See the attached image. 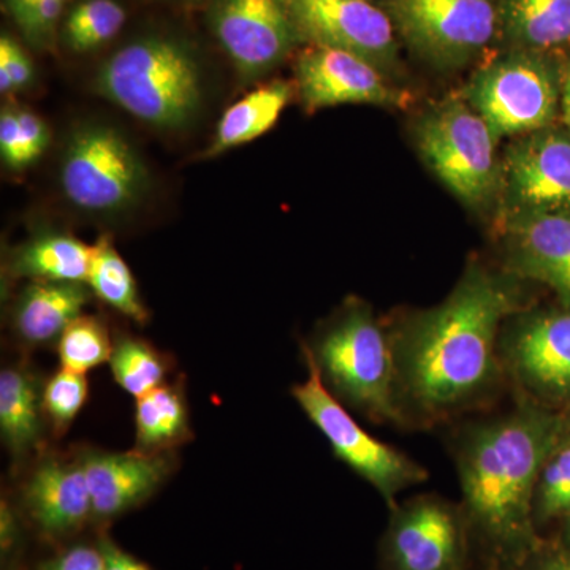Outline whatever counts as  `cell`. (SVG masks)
<instances>
[{"mask_svg": "<svg viewBox=\"0 0 570 570\" xmlns=\"http://www.w3.org/2000/svg\"><path fill=\"white\" fill-rule=\"evenodd\" d=\"M3 3H6V10L9 11V14L21 26L28 14L31 13L36 0H3Z\"/></svg>", "mask_w": 570, "mask_h": 570, "instance_id": "obj_40", "label": "cell"}, {"mask_svg": "<svg viewBox=\"0 0 570 570\" xmlns=\"http://www.w3.org/2000/svg\"><path fill=\"white\" fill-rule=\"evenodd\" d=\"M41 414L43 407L36 377L21 366L3 367L0 373V434L6 448L18 459L39 445Z\"/></svg>", "mask_w": 570, "mask_h": 570, "instance_id": "obj_22", "label": "cell"}, {"mask_svg": "<svg viewBox=\"0 0 570 570\" xmlns=\"http://www.w3.org/2000/svg\"><path fill=\"white\" fill-rule=\"evenodd\" d=\"M303 348L344 406L370 422L401 428L392 341L370 306L348 299Z\"/></svg>", "mask_w": 570, "mask_h": 570, "instance_id": "obj_3", "label": "cell"}, {"mask_svg": "<svg viewBox=\"0 0 570 570\" xmlns=\"http://www.w3.org/2000/svg\"><path fill=\"white\" fill-rule=\"evenodd\" d=\"M564 419L523 397L502 414L461 423L450 436L478 570H519L542 546L535 483Z\"/></svg>", "mask_w": 570, "mask_h": 570, "instance_id": "obj_2", "label": "cell"}, {"mask_svg": "<svg viewBox=\"0 0 570 570\" xmlns=\"http://www.w3.org/2000/svg\"><path fill=\"white\" fill-rule=\"evenodd\" d=\"M0 156L11 170L29 167L18 110L13 107L2 108L0 112Z\"/></svg>", "mask_w": 570, "mask_h": 570, "instance_id": "obj_33", "label": "cell"}, {"mask_svg": "<svg viewBox=\"0 0 570 570\" xmlns=\"http://www.w3.org/2000/svg\"><path fill=\"white\" fill-rule=\"evenodd\" d=\"M146 179L140 157L111 127H81L67 142L62 193L82 212L112 214L130 208L141 197Z\"/></svg>", "mask_w": 570, "mask_h": 570, "instance_id": "obj_10", "label": "cell"}, {"mask_svg": "<svg viewBox=\"0 0 570 570\" xmlns=\"http://www.w3.org/2000/svg\"><path fill=\"white\" fill-rule=\"evenodd\" d=\"M112 347L115 344L99 318L80 316L59 337V363L63 370L86 374L110 362Z\"/></svg>", "mask_w": 570, "mask_h": 570, "instance_id": "obj_29", "label": "cell"}, {"mask_svg": "<svg viewBox=\"0 0 570 570\" xmlns=\"http://www.w3.org/2000/svg\"><path fill=\"white\" fill-rule=\"evenodd\" d=\"M295 75L309 111L347 104L393 105L400 100L374 63L336 48L309 45L296 59Z\"/></svg>", "mask_w": 570, "mask_h": 570, "instance_id": "obj_15", "label": "cell"}, {"mask_svg": "<svg viewBox=\"0 0 570 570\" xmlns=\"http://www.w3.org/2000/svg\"><path fill=\"white\" fill-rule=\"evenodd\" d=\"M86 283L105 305L132 318L137 324L148 322V309L138 294L137 281L129 265L116 250L110 236H100L99 242L92 246L91 268Z\"/></svg>", "mask_w": 570, "mask_h": 570, "instance_id": "obj_25", "label": "cell"}, {"mask_svg": "<svg viewBox=\"0 0 570 570\" xmlns=\"http://www.w3.org/2000/svg\"><path fill=\"white\" fill-rule=\"evenodd\" d=\"M560 63V116L570 132V52Z\"/></svg>", "mask_w": 570, "mask_h": 570, "instance_id": "obj_39", "label": "cell"}, {"mask_svg": "<svg viewBox=\"0 0 570 570\" xmlns=\"http://www.w3.org/2000/svg\"><path fill=\"white\" fill-rule=\"evenodd\" d=\"M299 40L354 52L389 73L397 63L395 24L367 0H284Z\"/></svg>", "mask_w": 570, "mask_h": 570, "instance_id": "obj_13", "label": "cell"}, {"mask_svg": "<svg viewBox=\"0 0 570 570\" xmlns=\"http://www.w3.org/2000/svg\"><path fill=\"white\" fill-rule=\"evenodd\" d=\"M463 96L497 142L538 132L560 115V63L549 52L513 48L483 63Z\"/></svg>", "mask_w": 570, "mask_h": 570, "instance_id": "obj_5", "label": "cell"}, {"mask_svg": "<svg viewBox=\"0 0 570 570\" xmlns=\"http://www.w3.org/2000/svg\"><path fill=\"white\" fill-rule=\"evenodd\" d=\"M381 570H478L460 502L439 494L397 502L379 542Z\"/></svg>", "mask_w": 570, "mask_h": 570, "instance_id": "obj_9", "label": "cell"}, {"mask_svg": "<svg viewBox=\"0 0 570 570\" xmlns=\"http://www.w3.org/2000/svg\"><path fill=\"white\" fill-rule=\"evenodd\" d=\"M390 18L426 61L459 69L499 32V0H392Z\"/></svg>", "mask_w": 570, "mask_h": 570, "instance_id": "obj_11", "label": "cell"}, {"mask_svg": "<svg viewBox=\"0 0 570 570\" xmlns=\"http://www.w3.org/2000/svg\"><path fill=\"white\" fill-rule=\"evenodd\" d=\"M209 24L246 80L275 69L299 40L284 0H213Z\"/></svg>", "mask_w": 570, "mask_h": 570, "instance_id": "obj_14", "label": "cell"}, {"mask_svg": "<svg viewBox=\"0 0 570 570\" xmlns=\"http://www.w3.org/2000/svg\"><path fill=\"white\" fill-rule=\"evenodd\" d=\"M499 32L513 48H570V0H499Z\"/></svg>", "mask_w": 570, "mask_h": 570, "instance_id": "obj_20", "label": "cell"}, {"mask_svg": "<svg viewBox=\"0 0 570 570\" xmlns=\"http://www.w3.org/2000/svg\"><path fill=\"white\" fill-rule=\"evenodd\" d=\"M66 3L67 0H37L31 13L21 26L22 31L32 43L40 45V47L50 45Z\"/></svg>", "mask_w": 570, "mask_h": 570, "instance_id": "obj_32", "label": "cell"}, {"mask_svg": "<svg viewBox=\"0 0 570 570\" xmlns=\"http://www.w3.org/2000/svg\"><path fill=\"white\" fill-rule=\"evenodd\" d=\"M112 377L135 400L165 384L170 363L156 347L138 337H119L110 358Z\"/></svg>", "mask_w": 570, "mask_h": 570, "instance_id": "obj_26", "label": "cell"}, {"mask_svg": "<svg viewBox=\"0 0 570 570\" xmlns=\"http://www.w3.org/2000/svg\"><path fill=\"white\" fill-rule=\"evenodd\" d=\"M89 292L82 284L32 281L13 309V328L29 347L58 343L67 326L82 316Z\"/></svg>", "mask_w": 570, "mask_h": 570, "instance_id": "obj_19", "label": "cell"}, {"mask_svg": "<svg viewBox=\"0 0 570 570\" xmlns=\"http://www.w3.org/2000/svg\"><path fill=\"white\" fill-rule=\"evenodd\" d=\"M510 273L546 284L570 307V209L504 220Z\"/></svg>", "mask_w": 570, "mask_h": 570, "instance_id": "obj_17", "label": "cell"}, {"mask_svg": "<svg viewBox=\"0 0 570 570\" xmlns=\"http://www.w3.org/2000/svg\"><path fill=\"white\" fill-rule=\"evenodd\" d=\"M502 220L570 209V132L550 126L517 137L499 164Z\"/></svg>", "mask_w": 570, "mask_h": 570, "instance_id": "obj_12", "label": "cell"}, {"mask_svg": "<svg viewBox=\"0 0 570 570\" xmlns=\"http://www.w3.org/2000/svg\"><path fill=\"white\" fill-rule=\"evenodd\" d=\"M124 22L126 10L115 0H82L63 22V41L71 51H92L121 31Z\"/></svg>", "mask_w": 570, "mask_h": 570, "instance_id": "obj_28", "label": "cell"}, {"mask_svg": "<svg viewBox=\"0 0 570 570\" xmlns=\"http://www.w3.org/2000/svg\"><path fill=\"white\" fill-rule=\"evenodd\" d=\"M97 546L102 550L107 570H153L145 562L134 558L132 554L119 549L110 538L100 539Z\"/></svg>", "mask_w": 570, "mask_h": 570, "instance_id": "obj_37", "label": "cell"}, {"mask_svg": "<svg viewBox=\"0 0 570 570\" xmlns=\"http://www.w3.org/2000/svg\"><path fill=\"white\" fill-rule=\"evenodd\" d=\"M41 570H107L100 547L75 546L45 562Z\"/></svg>", "mask_w": 570, "mask_h": 570, "instance_id": "obj_34", "label": "cell"}, {"mask_svg": "<svg viewBox=\"0 0 570 570\" xmlns=\"http://www.w3.org/2000/svg\"><path fill=\"white\" fill-rule=\"evenodd\" d=\"M88 396L89 385L86 374L61 367L58 373L48 379L41 390V407L56 434H63L69 430L73 420L85 407Z\"/></svg>", "mask_w": 570, "mask_h": 570, "instance_id": "obj_30", "label": "cell"}, {"mask_svg": "<svg viewBox=\"0 0 570 570\" xmlns=\"http://www.w3.org/2000/svg\"><path fill=\"white\" fill-rule=\"evenodd\" d=\"M415 141L433 174L466 205L482 206L498 194L497 140L464 99H448L428 110Z\"/></svg>", "mask_w": 570, "mask_h": 570, "instance_id": "obj_7", "label": "cell"}, {"mask_svg": "<svg viewBox=\"0 0 570 570\" xmlns=\"http://www.w3.org/2000/svg\"><path fill=\"white\" fill-rule=\"evenodd\" d=\"M33 67L31 59L11 37L0 39V91L11 94L31 85Z\"/></svg>", "mask_w": 570, "mask_h": 570, "instance_id": "obj_31", "label": "cell"}, {"mask_svg": "<svg viewBox=\"0 0 570 570\" xmlns=\"http://www.w3.org/2000/svg\"><path fill=\"white\" fill-rule=\"evenodd\" d=\"M92 501V519L108 521L137 508L163 487L174 453L100 452L80 455Z\"/></svg>", "mask_w": 570, "mask_h": 570, "instance_id": "obj_16", "label": "cell"}, {"mask_svg": "<svg viewBox=\"0 0 570 570\" xmlns=\"http://www.w3.org/2000/svg\"><path fill=\"white\" fill-rule=\"evenodd\" d=\"M91 258L92 246L75 236L43 234L11 254L10 272L40 283L82 284L88 281Z\"/></svg>", "mask_w": 570, "mask_h": 570, "instance_id": "obj_21", "label": "cell"}, {"mask_svg": "<svg viewBox=\"0 0 570 570\" xmlns=\"http://www.w3.org/2000/svg\"><path fill=\"white\" fill-rule=\"evenodd\" d=\"M22 504L43 534L62 538L92 519V501L80 456H47L22 485Z\"/></svg>", "mask_w": 570, "mask_h": 570, "instance_id": "obj_18", "label": "cell"}, {"mask_svg": "<svg viewBox=\"0 0 570 570\" xmlns=\"http://www.w3.org/2000/svg\"><path fill=\"white\" fill-rule=\"evenodd\" d=\"M532 512L539 531L570 512V433L566 426L540 469Z\"/></svg>", "mask_w": 570, "mask_h": 570, "instance_id": "obj_27", "label": "cell"}, {"mask_svg": "<svg viewBox=\"0 0 570 570\" xmlns=\"http://www.w3.org/2000/svg\"><path fill=\"white\" fill-rule=\"evenodd\" d=\"M513 277L475 262L441 305L389 330L401 428L452 422L489 406L508 385L498 341L504 322L523 309Z\"/></svg>", "mask_w": 570, "mask_h": 570, "instance_id": "obj_1", "label": "cell"}, {"mask_svg": "<svg viewBox=\"0 0 570 570\" xmlns=\"http://www.w3.org/2000/svg\"><path fill=\"white\" fill-rule=\"evenodd\" d=\"M560 524L561 530L560 535L557 538L558 543H560L562 549L570 551V512L560 521Z\"/></svg>", "mask_w": 570, "mask_h": 570, "instance_id": "obj_41", "label": "cell"}, {"mask_svg": "<svg viewBox=\"0 0 570 570\" xmlns=\"http://www.w3.org/2000/svg\"><path fill=\"white\" fill-rule=\"evenodd\" d=\"M303 356L307 376L305 382L292 387V396L324 434L336 459L366 480L384 499L389 510L395 508L397 494L430 478L426 468L363 430L346 406L326 389L316 363L305 348Z\"/></svg>", "mask_w": 570, "mask_h": 570, "instance_id": "obj_6", "label": "cell"}, {"mask_svg": "<svg viewBox=\"0 0 570 570\" xmlns=\"http://www.w3.org/2000/svg\"><path fill=\"white\" fill-rule=\"evenodd\" d=\"M135 401L134 449L138 452L174 453L193 436L186 395L179 385H160Z\"/></svg>", "mask_w": 570, "mask_h": 570, "instance_id": "obj_23", "label": "cell"}, {"mask_svg": "<svg viewBox=\"0 0 570 570\" xmlns=\"http://www.w3.org/2000/svg\"><path fill=\"white\" fill-rule=\"evenodd\" d=\"M498 354L513 395L560 414L570 406V307L517 311Z\"/></svg>", "mask_w": 570, "mask_h": 570, "instance_id": "obj_8", "label": "cell"}, {"mask_svg": "<svg viewBox=\"0 0 570 570\" xmlns=\"http://www.w3.org/2000/svg\"><path fill=\"white\" fill-rule=\"evenodd\" d=\"M17 110L22 140H24L26 157L31 165L47 149L48 142H50V132H48L47 124L41 121L36 112L24 110V108H17Z\"/></svg>", "mask_w": 570, "mask_h": 570, "instance_id": "obj_35", "label": "cell"}, {"mask_svg": "<svg viewBox=\"0 0 570 570\" xmlns=\"http://www.w3.org/2000/svg\"><path fill=\"white\" fill-rule=\"evenodd\" d=\"M519 570H570V551L557 539H546Z\"/></svg>", "mask_w": 570, "mask_h": 570, "instance_id": "obj_36", "label": "cell"}, {"mask_svg": "<svg viewBox=\"0 0 570 570\" xmlns=\"http://www.w3.org/2000/svg\"><path fill=\"white\" fill-rule=\"evenodd\" d=\"M562 419H564L566 430H568L570 433V406L566 409L564 412H562Z\"/></svg>", "mask_w": 570, "mask_h": 570, "instance_id": "obj_42", "label": "cell"}, {"mask_svg": "<svg viewBox=\"0 0 570 570\" xmlns=\"http://www.w3.org/2000/svg\"><path fill=\"white\" fill-rule=\"evenodd\" d=\"M168 2H198V0H168Z\"/></svg>", "mask_w": 570, "mask_h": 570, "instance_id": "obj_43", "label": "cell"}, {"mask_svg": "<svg viewBox=\"0 0 570 570\" xmlns=\"http://www.w3.org/2000/svg\"><path fill=\"white\" fill-rule=\"evenodd\" d=\"M96 89L156 129H183L200 108V66L184 41L142 37L105 61Z\"/></svg>", "mask_w": 570, "mask_h": 570, "instance_id": "obj_4", "label": "cell"}, {"mask_svg": "<svg viewBox=\"0 0 570 570\" xmlns=\"http://www.w3.org/2000/svg\"><path fill=\"white\" fill-rule=\"evenodd\" d=\"M18 531L17 519H14L11 508L6 502H2V510H0V547H2V554H9L17 543Z\"/></svg>", "mask_w": 570, "mask_h": 570, "instance_id": "obj_38", "label": "cell"}, {"mask_svg": "<svg viewBox=\"0 0 570 570\" xmlns=\"http://www.w3.org/2000/svg\"><path fill=\"white\" fill-rule=\"evenodd\" d=\"M291 99L292 86L279 80L247 94L224 112L206 156H217L268 132Z\"/></svg>", "mask_w": 570, "mask_h": 570, "instance_id": "obj_24", "label": "cell"}]
</instances>
